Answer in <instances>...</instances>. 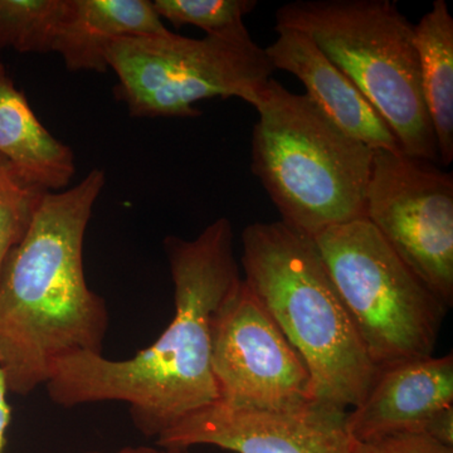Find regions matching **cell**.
<instances>
[{
	"mask_svg": "<svg viewBox=\"0 0 453 453\" xmlns=\"http://www.w3.org/2000/svg\"><path fill=\"white\" fill-rule=\"evenodd\" d=\"M174 285L175 314L157 342L130 359L80 353L57 363L47 381L64 408L121 402L146 437L162 436L219 401L211 335L219 309L241 281L231 220H214L195 240H164Z\"/></svg>",
	"mask_w": 453,
	"mask_h": 453,
	"instance_id": "6da1fadb",
	"label": "cell"
},
{
	"mask_svg": "<svg viewBox=\"0 0 453 453\" xmlns=\"http://www.w3.org/2000/svg\"><path fill=\"white\" fill-rule=\"evenodd\" d=\"M160 19L180 28L192 26L205 35H220L244 26L243 18L257 8L256 0H154Z\"/></svg>",
	"mask_w": 453,
	"mask_h": 453,
	"instance_id": "ac0fdd59",
	"label": "cell"
},
{
	"mask_svg": "<svg viewBox=\"0 0 453 453\" xmlns=\"http://www.w3.org/2000/svg\"><path fill=\"white\" fill-rule=\"evenodd\" d=\"M105 184V172L95 168L73 187L47 192L3 262L0 371L8 393L46 386L65 357L104 354L109 310L86 281L83 243Z\"/></svg>",
	"mask_w": 453,
	"mask_h": 453,
	"instance_id": "7a4b0ae2",
	"label": "cell"
},
{
	"mask_svg": "<svg viewBox=\"0 0 453 453\" xmlns=\"http://www.w3.org/2000/svg\"><path fill=\"white\" fill-rule=\"evenodd\" d=\"M168 32L149 0H67L53 53L73 73H106L113 42Z\"/></svg>",
	"mask_w": 453,
	"mask_h": 453,
	"instance_id": "4fadbf2b",
	"label": "cell"
},
{
	"mask_svg": "<svg viewBox=\"0 0 453 453\" xmlns=\"http://www.w3.org/2000/svg\"><path fill=\"white\" fill-rule=\"evenodd\" d=\"M453 405V357L411 360L381 369L362 403L347 413L357 442L422 434L443 408Z\"/></svg>",
	"mask_w": 453,
	"mask_h": 453,
	"instance_id": "8fae6325",
	"label": "cell"
},
{
	"mask_svg": "<svg viewBox=\"0 0 453 453\" xmlns=\"http://www.w3.org/2000/svg\"><path fill=\"white\" fill-rule=\"evenodd\" d=\"M252 164L283 225L314 240L365 219L374 150L334 124L306 95L268 80L255 104Z\"/></svg>",
	"mask_w": 453,
	"mask_h": 453,
	"instance_id": "277c9868",
	"label": "cell"
},
{
	"mask_svg": "<svg viewBox=\"0 0 453 453\" xmlns=\"http://www.w3.org/2000/svg\"><path fill=\"white\" fill-rule=\"evenodd\" d=\"M277 40L265 49L273 70L294 74L306 96L340 129L372 150H401L395 134L362 92L314 42L292 29H279Z\"/></svg>",
	"mask_w": 453,
	"mask_h": 453,
	"instance_id": "7c38bea8",
	"label": "cell"
},
{
	"mask_svg": "<svg viewBox=\"0 0 453 453\" xmlns=\"http://www.w3.org/2000/svg\"><path fill=\"white\" fill-rule=\"evenodd\" d=\"M47 190L0 155V268L25 237Z\"/></svg>",
	"mask_w": 453,
	"mask_h": 453,
	"instance_id": "e0dca14e",
	"label": "cell"
},
{
	"mask_svg": "<svg viewBox=\"0 0 453 453\" xmlns=\"http://www.w3.org/2000/svg\"><path fill=\"white\" fill-rule=\"evenodd\" d=\"M82 453H188L187 449H166V447L127 446L115 452L88 451Z\"/></svg>",
	"mask_w": 453,
	"mask_h": 453,
	"instance_id": "7402d4cb",
	"label": "cell"
},
{
	"mask_svg": "<svg viewBox=\"0 0 453 453\" xmlns=\"http://www.w3.org/2000/svg\"><path fill=\"white\" fill-rule=\"evenodd\" d=\"M365 219L447 308L453 303V177L401 150H374Z\"/></svg>",
	"mask_w": 453,
	"mask_h": 453,
	"instance_id": "ba28073f",
	"label": "cell"
},
{
	"mask_svg": "<svg viewBox=\"0 0 453 453\" xmlns=\"http://www.w3.org/2000/svg\"><path fill=\"white\" fill-rule=\"evenodd\" d=\"M426 109L436 139L438 162L453 160V18L445 0L414 26Z\"/></svg>",
	"mask_w": 453,
	"mask_h": 453,
	"instance_id": "9a60e30c",
	"label": "cell"
},
{
	"mask_svg": "<svg viewBox=\"0 0 453 453\" xmlns=\"http://www.w3.org/2000/svg\"><path fill=\"white\" fill-rule=\"evenodd\" d=\"M0 155L47 192L71 187L76 174L73 149L46 129L25 92L0 62Z\"/></svg>",
	"mask_w": 453,
	"mask_h": 453,
	"instance_id": "5bb4252c",
	"label": "cell"
},
{
	"mask_svg": "<svg viewBox=\"0 0 453 453\" xmlns=\"http://www.w3.org/2000/svg\"><path fill=\"white\" fill-rule=\"evenodd\" d=\"M211 372L226 407L292 412L315 403L305 363L243 279L214 320Z\"/></svg>",
	"mask_w": 453,
	"mask_h": 453,
	"instance_id": "9c48e42d",
	"label": "cell"
},
{
	"mask_svg": "<svg viewBox=\"0 0 453 453\" xmlns=\"http://www.w3.org/2000/svg\"><path fill=\"white\" fill-rule=\"evenodd\" d=\"M67 0H0V52L53 53Z\"/></svg>",
	"mask_w": 453,
	"mask_h": 453,
	"instance_id": "2e32d148",
	"label": "cell"
},
{
	"mask_svg": "<svg viewBox=\"0 0 453 453\" xmlns=\"http://www.w3.org/2000/svg\"><path fill=\"white\" fill-rule=\"evenodd\" d=\"M243 281L310 372L315 403L349 412L378 371L340 299L315 241L281 220L242 232Z\"/></svg>",
	"mask_w": 453,
	"mask_h": 453,
	"instance_id": "3957f363",
	"label": "cell"
},
{
	"mask_svg": "<svg viewBox=\"0 0 453 453\" xmlns=\"http://www.w3.org/2000/svg\"><path fill=\"white\" fill-rule=\"evenodd\" d=\"M347 413L314 403L292 412L238 410L214 402L157 438V446H216L235 453H350Z\"/></svg>",
	"mask_w": 453,
	"mask_h": 453,
	"instance_id": "30bf717a",
	"label": "cell"
},
{
	"mask_svg": "<svg viewBox=\"0 0 453 453\" xmlns=\"http://www.w3.org/2000/svg\"><path fill=\"white\" fill-rule=\"evenodd\" d=\"M423 436L441 445L453 447V405L443 408L427 423Z\"/></svg>",
	"mask_w": 453,
	"mask_h": 453,
	"instance_id": "ffe728a7",
	"label": "cell"
},
{
	"mask_svg": "<svg viewBox=\"0 0 453 453\" xmlns=\"http://www.w3.org/2000/svg\"><path fill=\"white\" fill-rule=\"evenodd\" d=\"M106 58L118 76L115 97L138 119L199 118L196 104L208 98L237 97L253 105L275 73L246 26L202 40L173 32L121 38Z\"/></svg>",
	"mask_w": 453,
	"mask_h": 453,
	"instance_id": "52a82bcc",
	"label": "cell"
},
{
	"mask_svg": "<svg viewBox=\"0 0 453 453\" xmlns=\"http://www.w3.org/2000/svg\"><path fill=\"white\" fill-rule=\"evenodd\" d=\"M350 453H453V447L422 434H395L365 442L353 441Z\"/></svg>",
	"mask_w": 453,
	"mask_h": 453,
	"instance_id": "d6986e66",
	"label": "cell"
},
{
	"mask_svg": "<svg viewBox=\"0 0 453 453\" xmlns=\"http://www.w3.org/2000/svg\"><path fill=\"white\" fill-rule=\"evenodd\" d=\"M8 388L4 374L0 371V453L4 449L5 432L11 423V407L7 402Z\"/></svg>",
	"mask_w": 453,
	"mask_h": 453,
	"instance_id": "44dd1931",
	"label": "cell"
},
{
	"mask_svg": "<svg viewBox=\"0 0 453 453\" xmlns=\"http://www.w3.org/2000/svg\"><path fill=\"white\" fill-rule=\"evenodd\" d=\"M276 31L314 42L395 134L402 153L438 163L421 88L414 25L390 0H297L277 9Z\"/></svg>",
	"mask_w": 453,
	"mask_h": 453,
	"instance_id": "5b68a950",
	"label": "cell"
},
{
	"mask_svg": "<svg viewBox=\"0 0 453 453\" xmlns=\"http://www.w3.org/2000/svg\"><path fill=\"white\" fill-rule=\"evenodd\" d=\"M314 241L378 371L434 357L449 309L368 219L333 226Z\"/></svg>",
	"mask_w": 453,
	"mask_h": 453,
	"instance_id": "8992f818",
	"label": "cell"
}]
</instances>
